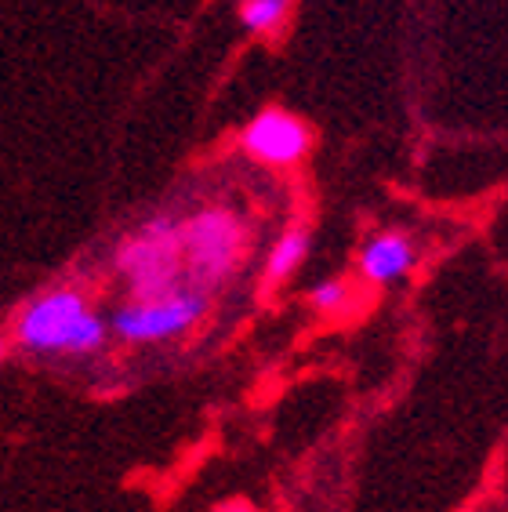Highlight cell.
Instances as JSON below:
<instances>
[{"label": "cell", "instance_id": "3957f363", "mask_svg": "<svg viewBox=\"0 0 508 512\" xmlns=\"http://www.w3.org/2000/svg\"><path fill=\"white\" fill-rule=\"evenodd\" d=\"M182 240H186V276L189 284L215 291L251 255V229L229 207H200L182 218Z\"/></svg>", "mask_w": 508, "mask_h": 512}, {"label": "cell", "instance_id": "52a82bcc", "mask_svg": "<svg viewBox=\"0 0 508 512\" xmlns=\"http://www.w3.org/2000/svg\"><path fill=\"white\" fill-rule=\"evenodd\" d=\"M309 247H313V240H309V229L305 226H287L280 237H276L273 251L265 255L262 262V287L265 291H276L280 284H287L298 269L305 266V258H309Z\"/></svg>", "mask_w": 508, "mask_h": 512}, {"label": "cell", "instance_id": "7a4b0ae2", "mask_svg": "<svg viewBox=\"0 0 508 512\" xmlns=\"http://www.w3.org/2000/svg\"><path fill=\"white\" fill-rule=\"evenodd\" d=\"M113 269L127 284L131 298L164 295L171 287L186 284V240L182 218L153 215L138 229L124 233L113 247Z\"/></svg>", "mask_w": 508, "mask_h": 512}, {"label": "cell", "instance_id": "8fae6325", "mask_svg": "<svg viewBox=\"0 0 508 512\" xmlns=\"http://www.w3.org/2000/svg\"><path fill=\"white\" fill-rule=\"evenodd\" d=\"M236 4H244V0H236Z\"/></svg>", "mask_w": 508, "mask_h": 512}, {"label": "cell", "instance_id": "30bf717a", "mask_svg": "<svg viewBox=\"0 0 508 512\" xmlns=\"http://www.w3.org/2000/svg\"><path fill=\"white\" fill-rule=\"evenodd\" d=\"M211 512H258L251 502H244V498H233V502H222L218 509H211Z\"/></svg>", "mask_w": 508, "mask_h": 512}, {"label": "cell", "instance_id": "277c9868", "mask_svg": "<svg viewBox=\"0 0 508 512\" xmlns=\"http://www.w3.org/2000/svg\"><path fill=\"white\" fill-rule=\"evenodd\" d=\"M207 313H211V291L186 280L164 295L127 298L124 306L109 316V324H113V335L127 345H160L189 335L193 327L204 324Z\"/></svg>", "mask_w": 508, "mask_h": 512}, {"label": "cell", "instance_id": "6da1fadb", "mask_svg": "<svg viewBox=\"0 0 508 512\" xmlns=\"http://www.w3.org/2000/svg\"><path fill=\"white\" fill-rule=\"evenodd\" d=\"M113 331L106 316L95 309V298L84 284L66 280L40 291L15 313L11 342L26 356H55V360H88L106 349Z\"/></svg>", "mask_w": 508, "mask_h": 512}, {"label": "cell", "instance_id": "ba28073f", "mask_svg": "<svg viewBox=\"0 0 508 512\" xmlns=\"http://www.w3.org/2000/svg\"><path fill=\"white\" fill-rule=\"evenodd\" d=\"M236 15L251 37H280L291 19V0H244Z\"/></svg>", "mask_w": 508, "mask_h": 512}, {"label": "cell", "instance_id": "9c48e42d", "mask_svg": "<svg viewBox=\"0 0 508 512\" xmlns=\"http://www.w3.org/2000/svg\"><path fill=\"white\" fill-rule=\"evenodd\" d=\"M305 302H309V309L320 316H345L352 306V284L342 280V276L316 280V284L305 291Z\"/></svg>", "mask_w": 508, "mask_h": 512}, {"label": "cell", "instance_id": "5b68a950", "mask_svg": "<svg viewBox=\"0 0 508 512\" xmlns=\"http://www.w3.org/2000/svg\"><path fill=\"white\" fill-rule=\"evenodd\" d=\"M240 149H244L254 164L284 171L309 157V149H313V128H309L298 113H291V109L265 106L262 113H254L251 124L244 128Z\"/></svg>", "mask_w": 508, "mask_h": 512}, {"label": "cell", "instance_id": "8992f818", "mask_svg": "<svg viewBox=\"0 0 508 512\" xmlns=\"http://www.w3.org/2000/svg\"><path fill=\"white\" fill-rule=\"evenodd\" d=\"M414 262H418V244L407 233H400V229H385V233H374L360 247L356 269H360L363 284L385 287L403 280L414 269Z\"/></svg>", "mask_w": 508, "mask_h": 512}]
</instances>
